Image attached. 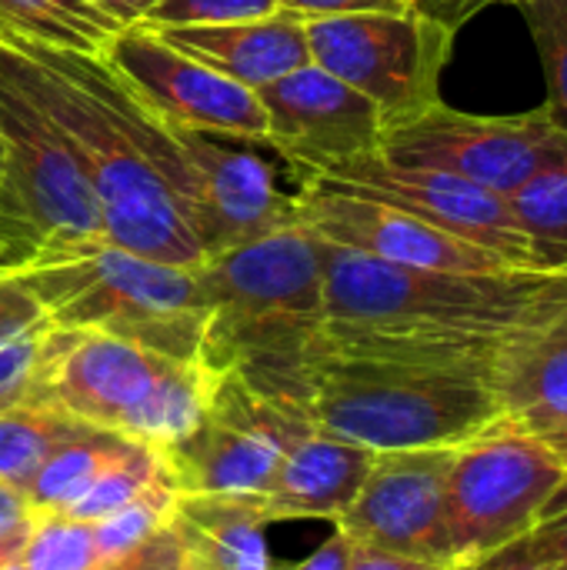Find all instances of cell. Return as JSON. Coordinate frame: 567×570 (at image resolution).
Listing matches in <instances>:
<instances>
[{"label":"cell","mask_w":567,"mask_h":570,"mask_svg":"<svg viewBox=\"0 0 567 570\" xmlns=\"http://www.w3.org/2000/svg\"><path fill=\"white\" fill-rule=\"evenodd\" d=\"M324 304L328 324L314 354L441 364L495 377L511 351L567 317V264L454 274L324 244Z\"/></svg>","instance_id":"1"},{"label":"cell","mask_w":567,"mask_h":570,"mask_svg":"<svg viewBox=\"0 0 567 570\" xmlns=\"http://www.w3.org/2000/svg\"><path fill=\"white\" fill-rule=\"evenodd\" d=\"M0 47L20 87L53 120L84 167L107 240L130 254L201 267L207 261L174 190L147 164L110 94L100 53L30 40L0 23Z\"/></svg>","instance_id":"2"},{"label":"cell","mask_w":567,"mask_h":570,"mask_svg":"<svg viewBox=\"0 0 567 570\" xmlns=\"http://www.w3.org/2000/svg\"><path fill=\"white\" fill-rule=\"evenodd\" d=\"M197 277L211 307L201 364L214 377L234 371L274 391L317 351L328 324L324 240L304 224L211 254Z\"/></svg>","instance_id":"3"},{"label":"cell","mask_w":567,"mask_h":570,"mask_svg":"<svg viewBox=\"0 0 567 570\" xmlns=\"http://www.w3.org/2000/svg\"><path fill=\"white\" fill-rule=\"evenodd\" d=\"M307 417L371 451L461 448L505 421L491 377L465 367L314 354L274 387Z\"/></svg>","instance_id":"4"},{"label":"cell","mask_w":567,"mask_h":570,"mask_svg":"<svg viewBox=\"0 0 567 570\" xmlns=\"http://www.w3.org/2000/svg\"><path fill=\"white\" fill-rule=\"evenodd\" d=\"M13 281L53 327L97 331L201 364L211 307L197 267L100 244L87 254L40 261L13 274Z\"/></svg>","instance_id":"5"},{"label":"cell","mask_w":567,"mask_h":570,"mask_svg":"<svg viewBox=\"0 0 567 570\" xmlns=\"http://www.w3.org/2000/svg\"><path fill=\"white\" fill-rule=\"evenodd\" d=\"M214 374L150 347L50 324L33 391L90 428L170 448L204 414Z\"/></svg>","instance_id":"6"},{"label":"cell","mask_w":567,"mask_h":570,"mask_svg":"<svg viewBox=\"0 0 567 570\" xmlns=\"http://www.w3.org/2000/svg\"><path fill=\"white\" fill-rule=\"evenodd\" d=\"M0 140L7 167L0 187V240L20 257V271L110 244L84 167L53 120L20 87L3 47Z\"/></svg>","instance_id":"7"},{"label":"cell","mask_w":567,"mask_h":570,"mask_svg":"<svg viewBox=\"0 0 567 570\" xmlns=\"http://www.w3.org/2000/svg\"><path fill=\"white\" fill-rule=\"evenodd\" d=\"M565 478L545 441L508 421L454 448L444 501L448 561L471 568L525 541Z\"/></svg>","instance_id":"8"},{"label":"cell","mask_w":567,"mask_h":570,"mask_svg":"<svg viewBox=\"0 0 567 570\" xmlns=\"http://www.w3.org/2000/svg\"><path fill=\"white\" fill-rule=\"evenodd\" d=\"M454 33L421 10L314 17L307 20V50L311 63L374 104L388 134L441 104Z\"/></svg>","instance_id":"9"},{"label":"cell","mask_w":567,"mask_h":570,"mask_svg":"<svg viewBox=\"0 0 567 570\" xmlns=\"http://www.w3.org/2000/svg\"><path fill=\"white\" fill-rule=\"evenodd\" d=\"M311 428L301 401L231 371L214 381L201 421L160 451L180 494H261Z\"/></svg>","instance_id":"10"},{"label":"cell","mask_w":567,"mask_h":570,"mask_svg":"<svg viewBox=\"0 0 567 570\" xmlns=\"http://www.w3.org/2000/svg\"><path fill=\"white\" fill-rule=\"evenodd\" d=\"M565 147L567 130L555 124L548 107L508 117H481L441 100L411 124L388 130L381 154L398 164L448 170L508 197Z\"/></svg>","instance_id":"11"},{"label":"cell","mask_w":567,"mask_h":570,"mask_svg":"<svg viewBox=\"0 0 567 570\" xmlns=\"http://www.w3.org/2000/svg\"><path fill=\"white\" fill-rule=\"evenodd\" d=\"M174 140L180 160L177 204L207 257L294 224L297 190L287 194L277 184L274 164L251 140L180 127H174Z\"/></svg>","instance_id":"12"},{"label":"cell","mask_w":567,"mask_h":570,"mask_svg":"<svg viewBox=\"0 0 567 570\" xmlns=\"http://www.w3.org/2000/svg\"><path fill=\"white\" fill-rule=\"evenodd\" d=\"M134 97L164 124L264 144L267 114L257 90L187 57L147 23H127L100 53Z\"/></svg>","instance_id":"13"},{"label":"cell","mask_w":567,"mask_h":570,"mask_svg":"<svg viewBox=\"0 0 567 570\" xmlns=\"http://www.w3.org/2000/svg\"><path fill=\"white\" fill-rule=\"evenodd\" d=\"M314 180L384 200L404 214H414L461 240H471L485 250L501 254L515 267L525 271H551L555 264L531 244V237L515 224L508 197L478 187L465 177H454L448 170L418 167V164H398L384 157L381 150L358 157L331 174H311ZM565 267V264H561Z\"/></svg>","instance_id":"14"},{"label":"cell","mask_w":567,"mask_h":570,"mask_svg":"<svg viewBox=\"0 0 567 570\" xmlns=\"http://www.w3.org/2000/svg\"><path fill=\"white\" fill-rule=\"evenodd\" d=\"M294 220L314 237L334 247H348L388 264L421 267V271H454V274H505L525 271L495 250L461 240L414 214H404L384 200L348 194L304 177L294 200Z\"/></svg>","instance_id":"15"},{"label":"cell","mask_w":567,"mask_h":570,"mask_svg":"<svg viewBox=\"0 0 567 570\" xmlns=\"http://www.w3.org/2000/svg\"><path fill=\"white\" fill-rule=\"evenodd\" d=\"M257 97L267 114L264 144L304 177L331 174L384 144L374 104L317 63L267 83Z\"/></svg>","instance_id":"16"},{"label":"cell","mask_w":567,"mask_h":570,"mask_svg":"<svg viewBox=\"0 0 567 570\" xmlns=\"http://www.w3.org/2000/svg\"><path fill=\"white\" fill-rule=\"evenodd\" d=\"M451 461L454 448L381 451L361 494L334 528L368 548L451 564L444 534Z\"/></svg>","instance_id":"17"},{"label":"cell","mask_w":567,"mask_h":570,"mask_svg":"<svg viewBox=\"0 0 567 570\" xmlns=\"http://www.w3.org/2000/svg\"><path fill=\"white\" fill-rule=\"evenodd\" d=\"M378 451L334 438L317 424L284 454L271 484L261 491L277 521H338L361 494Z\"/></svg>","instance_id":"18"},{"label":"cell","mask_w":567,"mask_h":570,"mask_svg":"<svg viewBox=\"0 0 567 570\" xmlns=\"http://www.w3.org/2000/svg\"><path fill=\"white\" fill-rule=\"evenodd\" d=\"M160 37L251 90H264L311 63L307 20L291 10L227 27H167Z\"/></svg>","instance_id":"19"},{"label":"cell","mask_w":567,"mask_h":570,"mask_svg":"<svg viewBox=\"0 0 567 570\" xmlns=\"http://www.w3.org/2000/svg\"><path fill=\"white\" fill-rule=\"evenodd\" d=\"M271 524L261 494H177L167 518L184 570H271Z\"/></svg>","instance_id":"20"},{"label":"cell","mask_w":567,"mask_h":570,"mask_svg":"<svg viewBox=\"0 0 567 570\" xmlns=\"http://www.w3.org/2000/svg\"><path fill=\"white\" fill-rule=\"evenodd\" d=\"M505 421L538 434L567 424V317L511 351L491 377Z\"/></svg>","instance_id":"21"},{"label":"cell","mask_w":567,"mask_h":570,"mask_svg":"<svg viewBox=\"0 0 567 570\" xmlns=\"http://www.w3.org/2000/svg\"><path fill=\"white\" fill-rule=\"evenodd\" d=\"M87 431L90 424L67 414L60 404H53L33 387L13 401H3L0 404V481L23 491L53 451H60L67 441Z\"/></svg>","instance_id":"22"},{"label":"cell","mask_w":567,"mask_h":570,"mask_svg":"<svg viewBox=\"0 0 567 570\" xmlns=\"http://www.w3.org/2000/svg\"><path fill=\"white\" fill-rule=\"evenodd\" d=\"M137 444L140 441L104 428H90L87 434L67 441L60 451H53L43 461V468L23 488L30 511L33 514L70 511L100 481V474L110 471L117 461H124Z\"/></svg>","instance_id":"23"},{"label":"cell","mask_w":567,"mask_h":570,"mask_svg":"<svg viewBox=\"0 0 567 570\" xmlns=\"http://www.w3.org/2000/svg\"><path fill=\"white\" fill-rule=\"evenodd\" d=\"M0 23L30 40L80 53H104L114 33L127 27L90 0H0Z\"/></svg>","instance_id":"24"},{"label":"cell","mask_w":567,"mask_h":570,"mask_svg":"<svg viewBox=\"0 0 567 570\" xmlns=\"http://www.w3.org/2000/svg\"><path fill=\"white\" fill-rule=\"evenodd\" d=\"M515 224L555 264H567V147L508 194Z\"/></svg>","instance_id":"25"},{"label":"cell","mask_w":567,"mask_h":570,"mask_svg":"<svg viewBox=\"0 0 567 570\" xmlns=\"http://www.w3.org/2000/svg\"><path fill=\"white\" fill-rule=\"evenodd\" d=\"M177 494H180V491H177V484H174V474H167V478H160L157 484H150L147 491H140L137 498H130L127 504H120L117 511L104 514L100 521H90L104 561L120 558V554L140 548V544L150 541L157 531H164V528H167V518H170V511H174Z\"/></svg>","instance_id":"26"},{"label":"cell","mask_w":567,"mask_h":570,"mask_svg":"<svg viewBox=\"0 0 567 570\" xmlns=\"http://www.w3.org/2000/svg\"><path fill=\"white\" fill-rule=\"evenodd\" d=\"M20 561L27 570H94L104 564V554L90 521H77L70 514H33Z\"/></svg>","instance_id":"27"},{"label":"cell","mask_w":567,"mask_h":570,"mask_svg":"<svg viewBox=\"0 0 567 570\" xmlns=\"http://www.w3.org/2000/svg\"><path fill=\"white\" fill-rule=\"evenodd\" d=\"M167 458L157 444L140 441L124 461H117L110 471L100 474V481L63 514L77 518V521H100L104 514L117 511L120 504H127L130 498H137L140 491H147L150 484H157L160 478H167Z\"/></svg>","instance_id":"28"},{"label":"cell","mask_w":567,"mask_h":570,"mask_svg":"<svg viewBox=\"0 0 567 570\" xmlns=\"http://www.w3.org/2000/svg\"><path fill=\"white\" fill-rule=\"evenodd\" d=\"M538 43L548 77V114L567 130V0H521L518 3Z\"/></svg>","instance_id":"29"},{"label":"cell","mask_w":567,"mask_h":570,"mask_svg":"<svg viewBox=\"0 0 567 570\" xmlns=\"http://www.w3.org/2000/svg\"><path fill=\"white\" fill-rule=\"evenodd\" d=\"M277 0H154L150 10L137 20L154 30L167 27H227L257 17H271Z\"/></svg>","instance_id":"30"},{"label":"cell","mask_w":567,"mask_h":570,"mask_svg":"<svg viewBox=\"0 0 567 570\" xmlns=\"http://www.w3.org/2000/svg\"><path fill=\"white\" fill-rule=\"evenodd\" d=\"M47 334H50V321H40L0 344V404L33 387L47 351Z\"/></svg>","instance_id":"31"},{"label":"cell","mask_w":567,"mask_h":570,"mask_svg":"<svg viewBox=\"0 0 567 570\" xmlns=\"http://www.w3.org/2000/svg\"><path fill=\"white\" fill-rule=\"evenodd\" d=\"M528 548H535L541 558L555 561L567 570V478L558 484V491L545 501L531 534L525 538Z\"/></svg>","instance_id":"32"},{"label":"cell","mask_w":567,"mask_h":570,"mask_svg":"<svg viewBox=\"0 0 567 570\" xmlns=\"http://www.w3.org/2000/svg\"><path fill=\"white\" fill-rule=\"evenodd\" d=\"M94 570H184L180 568V551H177V541L174 534L164 528L157 531L150 541H144L140 548L120 554V558H110L104 564H97Z\"/></svg>","instance_id":"33"},{"label":"cell","mask_w":567,"mask_h":570,"mask_svg":"<svg viewBox=\"0 0 567 570\" xmlns=\"http://www.w3.org/2000/svg\"><path fill=\"white\" fill-rule=\"evenodd\" d=\"M40 321H47L40 304L13 277H0V344Z\"/></svg>","instance_id":"34"},{"label":"cell","mask_w":567,"mask_h":570,"mask_svg":"<svg viewBox=\"0 0 567 570\" xmlns=\"http://www.w3.org/2000/svg\"><path fill=\"white\" fill-rule=\"evenodd\" d=\"M281 10H291L304 20L314 17H344V13H388V10H414L411 0H277Z\"/></svg>","instance_id":"35"},{"label":"cell","mask_w":567,"mask_h":570,"mask_svg":"<svg viewBox=\"0 0 567 570\" xmlns=\"http://www.w3.org/2000/svg\"><path fill=\"white\" fill-rule=\"evenodd\" d=\"M348 570H465L444 561H424V558H408V554H391L381 548H368L351 541V568Z\"/></svg>","instance_id":"36"},{"label":"cell","mask_w":567,"mask_h":570,"mask_svg":"<svg viewBox=\"0 0 567 570\" xmlns=\"http://www.w3.org/2000/svg\"><path fill=\"white\" fill-rule=\"evenodd\" d=\"M33 524V511L27 504V494L7 481H0V541L27 534Z\"/></svg>","instance_id":"37"},{"label":"cell","mask_w":567,"mask_h":570,"mask_svg":"<svg viewBox=\"0 0 567 570\" xmlns=\"http://www.w3.org/2000/svg\"><path fill=\"white\" fill-rule=\"evenodd\" d=\"M351 568V538L341 531V528H334V534L311 554V558H304L301 564H287V568H274L271 570H348Z\"/></svg>","instance_id":"38"},{"label":"cell","mask_w":567,"mask_h":570,"mask_svg":"<svg viewBox=\"0 0 567 570\" xmlns=\"http://www.w3.org/2000/svg\"><path fill=\"white\" fill-rule=\"evenodd\" d=\"M465 570H561L555 561H548V558H541L535 548H528L525 541H518V544H511V548H505V551H498V554H491V558H485V561H478V564H471V568Z\"/></svg>","instance_id":"39"},{"label":"cell","mask_w":567,"mask_h":570,"mask_svg":"<svg viewBox=\"0 0 567 570\" xmlns=\"http://www.w3.org/2000/svg\"><path fill=\"white\" fill-rule=\"evenodd\" d=\"M414 10H421L424 17L451 27V30H461L481 7H488V0H411Z\"/></svg>","instance_id":"40"},{"label":"cell","mask_w":567,"mask_h":570,"mask_svg":"<svg viewBox=\"0 0 567 570\" xmlns=\"http://www.w3.org/2000/svg\"><path fill=\"white\" fill-rule=\"evenodd\" d=\"M90 3H97L100 10H107L120 23H137L150 10L154 0H90Z\"/></svg>","instance_id":"41"},{"label":"cell","mask_w":567,"mask_h":570,"mask_svg":"<svg viewBox=\"0 0 567 570\" xmlns=\"http://www.w3.org/2000/svg\"><path fill=\"white\" fill-rule=\"evenodd\" d=\"M535 438L545 441V448L567 468V424L565 428H551V431H538Z\"/></svg>","instance_id":"42"},{"label":"cell","mask_w":567,"mask_h":570,"mask_svg":"<svg viewBox=\"0 0 567 570\" xmlns=\"http://www.w3.org/2000/svg\"><path fill=\"white\" fill-rule=\"evenodd\" d=\"M30 534V531H27ZM27 534H17V538H3L0 541V568L7 564V561H13L20 551H23V541H27Z\"/></svg>","instance_id":"43"},{"label":"cell","mask_w":567,"mask_h":570,"mask_svg":"<svg viewBox=\"0 0 567 570\" xmlns=\"http://www.w3.org/2000/svg\"><path fill=\"white\" fill-rule=\"evenodd\" d=\"M0 570H27V564H23V561H20V554H17L13 561H7Z\"/></svg>","instance_id":"44"},{"label":"cell","mask_w":567,"mask_h":570,"mask_svg":"<svg viewBox=\"0 0 567 570\" xmlns=\"http://www.w3.org/2000/svg\"><path fill=\"white\" fill-rule=\"evenodd\" d=\"M3 177H7V167H3V140H0V187H3ZM20 261V257H17Z\"/></svg>","instance_id":"45"},{"label":"cell","mask_w":567,"mask_h":570,"mask_svg":"<svg viewBox=\"0 0 567 570\" xmlns=\"http://www.w3.org/2000/svg\"><path fill=\"white\" fill-rule=\"evenodd\" d=\"M488 3H521V0H488Z\"/></svg>","instance_id":"46"}]
</instances>
